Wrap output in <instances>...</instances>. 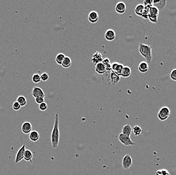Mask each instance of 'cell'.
Wrapping results in <instances>:
<instances>
[{
	"label": "cell",
	"mask_w": 176,
	"mask_h": 175,
	"mask_svg": "<svg viewBox=\"0 0 176 175\" xmlns=\"http://www.w3.org/2000/svg\"><path fill=\"white\" fill-rule=\"evenodd\" d=\"M124 67V65H122V64L115 62L111 64V70L116 74L121 77L122 70Z\"/></svg>",
	"instance_id": "cell-8"
},
{
	"label": "cell",
	"mask_w": 176,
	"mask_h": 175,
	"mask_svg": "<svg viewBox=\"0 0 176 175\" xmlns=\"http://www.w3.org/2000/svg\"><path fill=\"white\" fill-rule=\"evenodd\" d=\"M132 132L135 136H139L142 132V129L139 126L136 125L133 128Z\"/></svg>",
	"instance_id": "cell-28"
},
{
	"label": "cell",
	"mask_w": 176,
	"mask_h": 175,
	"mask_svg": "<svg viewBox=\"0 0 176 175\" xmlns=\"http://www.w3.org/2000/svg\"><path fill=\"white\" fill-rule=\"evenodd\" d=\"M132 73L131 69L128 66H124L123 69L122 70L121 77L124 78H128L130 77Z\"/></svg>",
	"instance_id": "cell-22"
},
{
	"label": "cell",
	"mask_w": 176,
	"mask_h": 175,
	"mask_svg": "<svg viewBox=\"0 0 176 175\" xmlns=\"http://www.w3.org/2000/svg\"><path fill=\"white\" fill-rule=\"evenodd\" d=\"M26 150V146L25 144L22 145L21 147L18 149L15 158V163L17 164L20 162L24 158V154L25 151Z\"/></svg>",
	"instance_id": "cell-7"
},
{
	"label": "cell",
	"mask_w": 176,
	"mask_h": 175,
	"mask_svg": "<svg viewBox=\"0 0 176 175\" xmlns=\"http://www.w3.org/2000/svg\"><path fill=\"white\" fill-rule=\"evenodd\" d=\"M153 1L152 0H145L144 1L143 5L145 7H148L151 8L153 6Z\"/></svg>",
	"instance_id": "cell-32"
},
{
	"label": "cell",
	"mask_w": 176,
	"mask_h": 175,
	"mask_svg": "<svg viewBox=\"0 0 176 175\" xmlns=\"http://www.w3.org/2000/svg\"><path fill=\"white\" fill-rule=\"evenodd\" d=\"M133 164V160L129 154H126L122 160V166L124 170H128Z\"/></svg>",
	"instance_id": "cell-9"
},
{
	"label": "cell",
	"mask_w": 176,
	"mask_h": 175,
	"mask_svg": "<svg viewBox=\"0 0 176 175\" xmlns=\"http://www.w3.org/2000/svg\"><path fill=\"white\" fill-rule=\"evenodd\" d=\"M102 63L103 65H104L105 67L106 68V71L111 70V63L110 62V61L108 58H105L103 59Z\"/></svg>",
	"instance_id": "cell-27"
},
{
	"label": "cell",
	"mask_w": 176,
	"mask_h": 175,
	"mask_svg": "<svg viewBox=\"0 0 176 175\" xmlns=\"http://www.w3.org/2000/svg\"><path fill=\"white\" fill-rule=\"evenodd\" d=\"M132 130H133V129L131 127V126L129 124H126L122 127V133L125 135L130 137L131 134L132 133Z\"/></svg>",
	"instance_id": "cell-20"
},
{
	"label": "cell",
	"mask_w": 176,
	"mask_h": 175,
	"mask_svg": "<svg viewBox=\"0 0 176 175\" xmlns=\"http://www.w3.org/2000/svg\"><path fill=\"white\" fill-rule=\"evenodd\" d=\"M65 55L63 53H59L57 55L55 58L56 63L59 65H62V63L63 62L64 59L65 58Z\"/></svg>",
	"instance_id": "cell-26"
},
{
	"label": "cell",
	"mask_w": 176,
	"mask_h": 175,
	"mask_svg": "<svg viewBox=\"0 0 176 175\" xmlns=\"http://www.w3.org/2000/svg\"><path fill=\"white\" fill-rule=\"evenodd\" d=\"M150 8H148V7H145L144 8V10L143 13V14L142 15V17L144 19H148V15H149V10H150Z\"/></svg>",
	"instance_id": "cell-31"
},
{
	"label": "cell",
	"mask_w": 176,
	"mask_h": 175,
	"mask_svg": "<svg viewBox=\"0 0 176 175\" xmlns=\"http://www.w3.org/2000/svg\"><path fill=\"white\" fill-rule=\"evenodd\" d=\"M99 20V14L96 11H93L90 12L88 15V20L92 24H95Z\"/></svg>",
	"instance_id": "cell-12"
},
{
	"label": "cell",
	"mask_w": 176,
	"mask_h": 175,
	"mask_svg": "<svg viewBox=\"0 0 176 175\" xmlns=\"http://www.w3.org/2000/svg\"><path fill=\"white\" fill-rule=\"evenodd\" d=\"M32 95L35 98L39 97V96L45 97L46 96V94L43 92V89L39 87H34L33 88V90H32Z\"/></svg>",
	"instance_id": "cell-15"
},
{
	"label": "cell",
	"mask_w": 176,
	"mask_h": 175,
	"mask_svg": "<svg viewBox=\"0 0 176 175\" xmlns=\"http://www.w3.org/2000/svg\"><path fill=\"white\" fill-rule=\"evenodd\" d=\"M72 64V59L68 56H65L61 66L65 69L70 68Z\"/></svg>",
	"instance_id": "cell-24"
},
{
	"label": "cell",
	"mask_w": 176,
	"mask_h": 175,
	"mask_svg": "<svg viewBox=\"0 0 176 175\" xmlns=\"http://www.w3.org/2000/svg\"><path fill=\"white\" fill-rule=\"evenodd\" d=\"M35 101L37 104H40L45 101V97L39 96V97H36L35 98Z\"/></svg>",
	"instance_id": "cell-37"
},
{
	"label": "cell",
	"mask_w": 176,
	"mask_h": 175,
	"mask_svg": "<svg viewBox=\"0 0 176 175\" xmlns=\"http://www.w3.org/2000/svg\"><path fill=\"white\" fill-rule=\"evenodd\" d=\"M60 140V131L59 128V116L56 114L55 117L54 124L51 135V141L52 147L56 148L58 146Z\"/></svg>",
	"instance_id": "cell-2"
},
{
	"label": "cell",
	"mask_w": 176,
	"mask_h": 175,
	"mask_svg": "<svg viewBox=\"0 0 176 175\" xmlns=\"http://www.w3.org/2000/svg\"><path fill=\"white\" fill-rule=\"evenodd\" d=\"M32 81L34 83H35V84L39 83L41 81V75L39 74H34L32 76Z\"/></svg>",
	"instance_id": "cell-29"
},
{
	"label": "cell",
	"mask_w": 176,
	"mask_h": 175,
	"mask_svg": "<svg viewBox=\"0 0 176 175\" xmlns=\"http://www.w3.org/2000/svg\"><path fill=\"white\" fill-rule=\"evenodd\" d=\"M103 60V55L101 53H100L99 52H96L93 55L92 58V63L94 64L95 65H96L98 63H101Z\"/></svg>",
	"instance_id": "cell-16"
},
{
	"label": "cell",
	"mask_w": 176,
	"mask_h": 175,
	"mask_svg": "<svg viewBox=\"0 0 176 175\" xmlns=\"http://www.w3.org/2000/svg\"><path fill=\"white\" fill-rule=\"evenodd\" d=\"M41 81H47L49 78V76L47 73L44 72L43 73L41 74Z\"/></svg>",
	"instance_id": "cell-36"
},
{
	"label": "cell",
	"mask_w": 176,
	"mask_h": 175,
	"mask_svg": "<svg viewBox=\"0 0 176 175\" xmlns=\"http://www.w3.org/2000/svg\"><path fill=\"white\" fill-rule=\"evenodd\" d=\"M159 15V11L158 9L155 7H151L149 10V13L148 15V18L150 22L153 23L157 22V19Z\"/></svg>",
	"instance_id": "cell-6"
},
{
	"label": "cell",
	"mask_w": 176,
	"mask_h": 175,
	"mask_svg": "<svg viewBox=\"0 0 176 175\" xmlns=\"http://www.w3.org/2000/svg\"><path fill=\"white\" fill-rule=\"evenodd\" d=\"M139 71L142 73H145L149 70V65L146 62H142L139 64L138 67Z\"/></svg>",
	"instance_id": "cell-18"
},
{
	"label": "cell",
	"mask_w": 176,
	"mask_h": 175,
	"mask_svg": "<svg viewBox=\"0 0 176 175\" xmlns=\"http://www.w3.org/2000/svg\"><path fill=\"white\" fill-rule=\"evenodd\" d=\"M170 78L173 81H176V69L173 70L170 73Z\"/></svg>",
	"instance_id": "cell-35"
},
{
	"label": "cell",
	"mask_w": 176,
	"mask_h": 175,
	"mask_svg": "<svg viewBox=\"0 0 176 175\" xmlns=\"http://www.w3.org/2000/svg\"><path fill=\"white\" fill-rule=\"evenodd\" d=\"M39 134L37 131H32L29 134V138L33 142H37L39 139Z\"/></svg>",
	"instance_id": "cell-19"
},
{
	"label": "cell",
	"mask_w": 176,
	"mask_h": 175,
	"mask_svg": "<svg viewBox=\"0 0 176 175\" xmlns=\"http://www.w3.org/2000/svg\"><path fill=\"white\" fill-rule=\"evenodd\" d=\"M167 6V1L165 0H159V1H153V6L155 7L158 9L159 11L163 10Z\"/></svg>",
	"instance_id": "cell-11"
},
{
	"label": "cell",
	"mask_w": 176,
	"mask_h": 175,
	"mask_svg": "<svg viewBox=\"0 0 176 175\" xmlns=\"http://www.w3.org/2000/svg\"><path fill=\"white\" fill-rule=\"evenodd\" d=\"M33 158V154L32 151L26 149V150L24 152V158L23 160L26 162H29L32 163V160Z\"/></svg>",
	"instance_id": "cell-21"
},
{
	"label": "cell",
	"mask_w": 176,
	"mask_h": 175,
	"mask_svg": "<svg viewBox=\"0 0 176 175\" xmlns=\"http://www.w3.org/2000/svg\"><path fill=\"white\" fill-rule=\"evenodd\" d=\"M95 70L96 73H97L98 74H100L101 75L104 74L106 72V68L105 67L104 65L102 64V62L98 63L95 65Z\"/></svg>",
	"instance_id": "cell-17"
},
{
	"label": "cell",
	"mask_w": 176,
	"mask_h": 175,
	"mask_svg": "<svg viewBox=\"0 0 176 175\" xmlns=\"http://www.w3.org/2000/svg\"><path fill=\"white\" fill-rule=\"evenodd\" d=\"M39 110L41 111H45V110H47V109L48 108V104L45 102H43V103L39 104Z\"/></svg>",
	"instance_id": "cell-34"
},
{
	"label": "cell",
	"mask_w": 176,
	"mask_h": 175,
	"mask_svg": "<svg viewBox=\"0 0 176 175\" xmlns=\"http://www.w3.org/2000/svg\"><path fill=\"white\" fill-rule=\"evenodd\" d=\"M16 102H17L21 106H24L27 104V99L26 97L23 95H20L18 96L16 99Z\"/></svg>",
	"instance_id": "cell-25"
},
{
	"label": "cell",
	"mask_w": 176,
	"mask_h": 175,
	"mask_svg": "<svg viewBox=\"0 0 176 175\" xmlns=\"http://www.w3.org/2000/svg\"><path fill=\"white\" fill-rule=\"evenodd\" d=\"M139 53L145 59L147 63H150L152 61V48L150 45L140 43L139 45Z\"/></svg>",
	"instance_id": "cell-3"
},
{
	"label": "cell",
	"mask_w": 176,
	"mask_h": 175,
	"mask_svg": "<svg viewBox=\"0 0 176 175\" xmlns=\"http://www.w3.org/2000/svg\"><path fill=\"white\" fill-rule=\"evenodd\" d=\"M118 139V140L120 141V142L126 146L135 145V143L133 141L131 140L130 136L125 135L122 133L119 134Z\"/></svg>",
	"instance_id": "cell-5"
},
{
	"label": "cell",
	"mask_w": 176,
	"mask_h": 175,
	"mask_svg": "<svg viewBox=\"0 0 176 175\" xmlns=\"http://www.w3.org/2000/svg\"><path fill=\"white\" fill-rule=\"evenodd\" d=\"M105 39L108 41H112L115 39L116 34L115 31L111 29H109L105 33Z\"/></svg>",
	"instance_id": "cell-13"
},
{
	"label": "cell",
	"mask_w": 176,
	"mask_h": 175,
	"mask_svg": "<svg viewBox=\"0 0 176 175\" xmlns=\"http://www.w3.org/2000/svg\"><path fill=\"white\" fill-rule=\"evenodd\" d=\"M101 76L102 81L108 87L115 86L120 80V76L116 74L111 70L106 71Z\"/></svg>",
	"instance_id": "cell-1"
},
{
	"label": "cell",
	"mask_w": 176,
	"mask_h": 175,
	"mask_svg": "<svg viewBox=\"0 0 176 175\" xmlns=\"http://www.w3.org/2000/svg\"><path fill=\"white\" fill-rule=\"evenodd\" d=\"M156 175H170V174L167 170L161 169L157 171Z\"/></svg>",
	"instance_id": "cell-30"
},
{
	"label": "cell",
	"mask_w": 176,
	"mask_h": 175,
	"mask_svg": "<svg viewBox=\"0 0 176 175\" xmlns=\"http://www.w3.org/2000/svg\"><path fill=\"white\" fill-rule=\"evenodd\" d=\"M12 108H13V110L15 111H18V110H20L21 106L17 102L15 101V102H14V103L12 104Z\"/></svg>",
	"instance_id": "cell-33"
},
{
	"label": "cell",
	"mask_w": 176,
	"mask_h": 175,
	"mask_svg": "<svg viewBox=\"0 0 176 175\" xmlns=\"http://www.w3.org/2000/svg\"><path fill=\"white\" fill-rule=\"evenodd\" d=\"M115 11L120 14H124L126 11V5L124 3L119 2L115 6Z\"/></svg>",
	"instance_id": "cell-14"
},
{
	"label": "cell",
	"mask_w": 176,
	"mask_h": 175,
	"mask_svg": "<svg viewBox=\"0 0 176 175\" xmlns=\"http://www.w3.org/2000/svg\"><path fill=\"white\" fill-rule=\"evenodd\" d=\"M33 126L28 121H26L22 124L21 126V131L24 134H29L32 131Z\"/></svg>",
	"instance_id": "cell-10"
},
{
	"label": "cell",
	"mask_w": 176,
	"mask_h": 175,
	"mask_svg": "<svg viewBox=\"0 0 176 175\" xmlns=\"http://www.w3.org/2000/svg\"><path fill=\"white\" fill-rule=\"evenodd\" d=\"M145 7L144 5L142 4H140L137 5L135 9V13L137 16L141 17L142 15L143 14L144 10Z\"/></svg>",
	"instance_id": "cell-23"
},
{
	"label": "cell",
	"mask_w": 176,
	"mask_h": 175,
	"mask_svg": "<svg viewBox=\"0 0 176 175\" xmlns=\"http://www.w3.org/2000/svg\"><path fill=\"white\" fill-rule=\"evenodd\" d=\"M171 110L170 108L165 106L159 109L157 113V117L160 121H165L169 118Z\"/></svg>",
	"instance_id": "cell-4"
}]
</instances>
